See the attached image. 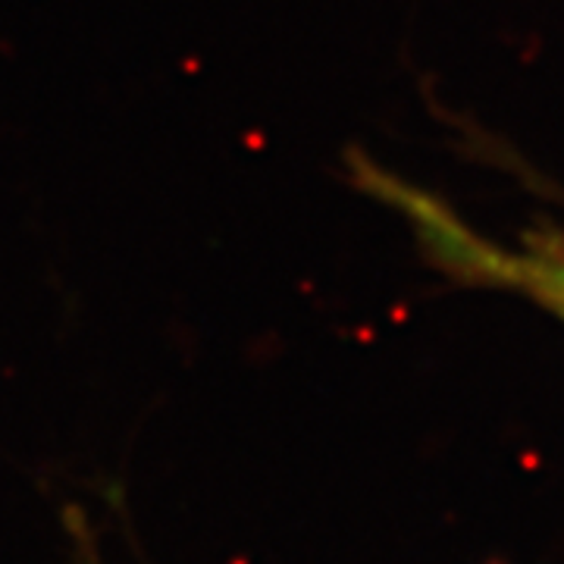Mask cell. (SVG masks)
<instances>
[{"mask_svg":"<svg viewBox=\"0 0 564 564\" xmlns=\"http://www.w3.org/2000/svg\"><path fill=\"white\" fill-rule=\"evenodd\" d=\"M348 180L402 214L426 261L440 273L470 285L514 292L564 321V236L540 232L514 248L486 239L443 198L404 182L364 154H348Z\"/></svg>","mask_w":564,"mask_h":564,"instance_id":"cell-1","label":"cell"}]
</instances>
